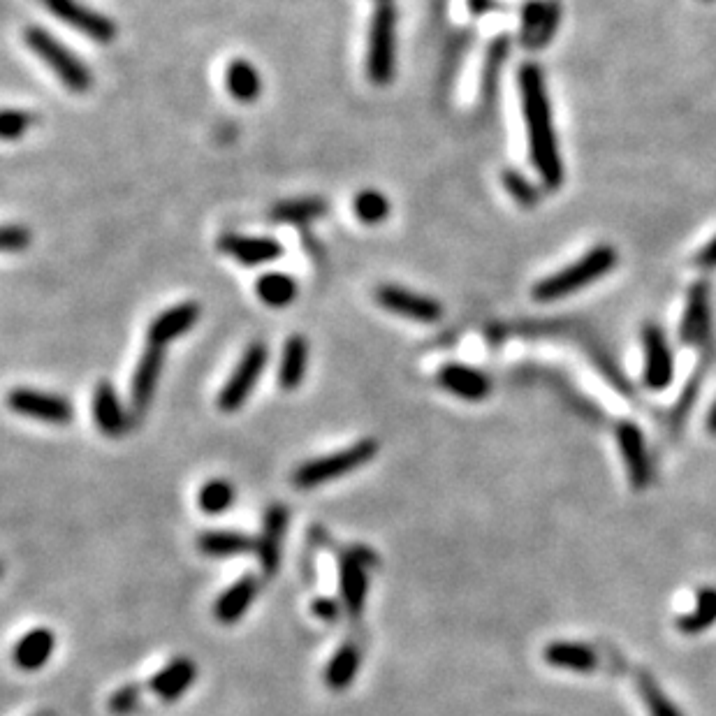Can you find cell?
<instances>
[{
  "label": "cell",
  "instance_id": "6da1fadb",
  "mask_svg": "<svg viewBox=\"0 0 716 716\" xmlns=\"http://www.w3.org/2000/svg\"><path fill=\"white\" fill-rule=\"evenodd\" d=\"M520 98L529 137L531 163L540 181L547 188L564 184V160H561L559 140L554 133L550 96H547L545 75L536 63H526L520 70Z\"/></svg>",
  "mask_w": 716,
  "mask_h": 716
},
{
  "label": "cell",
  "instance_id": "7a4b0ae2",
  "mask_svg": "<svg viewBox=\"0 0 716 716\" xmlns=\"http://www.w3.org/2000/svg\"><path fill=\"white\" fill-rule=\"evenodd\" d=\"M617 260L619 255L612 246H594L577 262H571L568 267L538 281L533 286V299L536 302H559V299L571 297L575 292L591 286V283L601 281L605 274H610L617 267Z\"/></svg>",
  "mask_w": 716,
  "mask_h": 716
},
{
  "label": "cell",
  "instance_id": "3957f363",
  "mask_svg": "<svg viewBox=\"0 0 716 716\" xmlns=\"http://www.w3.org/2000/svg\"><path fill=\"white\" fill-rule=\"evenodd\" d=\"M26 47L40 58L47 68L54 72L65 89L70 93H86L93 84V75L82 58L56 40L47 28L42 26H28L24 31Z\"/></svg>",
  "mask_w": 716,
  "mask_h": 716
},
{
  "label": "cell",
  "instance_id": "277c9868",
  "mask_svg": "<svg viewBox=\"0 0 716 716\" xmlns=\"http://www.w3.org/2000/svg\"><path fill=\"white\" fill-rule=\"evenodd\" d=\"M376 455H378L376 438H362V441L348 445V448L309 459V462L297 466L295 473H292V485L297 489H313V487L327 485V482L362 469V466L369 464Z\"/></svg>",
  "mask_w": 716,
  "mask_h": 716
},
{
  "label": "cell",
  "instance_id": "5b68a950",
  "mask_svg": "<svg viewBox=\"0 0 716 716\" xmlns=\"http://www.w3.org/2000/svg\"><path fill=\"white\" fill-rule=\"evenodd\" d=\"M397 21L399 10L394 3H378L369 24L367 77L371 84L387 86L397 70Z\"/></svg>",
  "mask_w": 716,
  "mask_h": 716
},
{
  "label": "cell",
  "instance_id": "8992f818",
  "mask_svg": "<svg viewBox=\"0 0 716 716\" xmlns=\"http://www.w3.org/2000/svg\"><path fill=\"white\" fill-rule=\"evenodd\" d=\"M269 362V350L262 341L251 343L241 355L237 362L235 371H232L228 381L221 387L216 397V406L221 408L223 413H235L241 406L246 404V399L251 397L255 383L260 381L262 374H265V367Z\"/></svg>",
  "mask_w": 716,
  "mask_h": 716
},
{
  "label": "cell",
  "instance_id": "52a82bcc",
  "mask_svg": "<svg viewBox=\"0 0 716 716\" xmlns=\"http://www.w3.org/2000/svg\"><path fill=\"white\" fill-rule=\"evenodd\" d=\"M376 302L394 316L415 320V323L434 325L443 318V306L438 299L404 286H394V283H383L376 288Z\"/></svg>",
  "mask_w": 716,
  "mask_h": 716
},
{
  "label": "cell",
  "instance_id": "ba28073f",
  "mask_svg": "<svg viewBox=\"0 0 716 716\" xmlns=\"http://www.w3.org/2000/svg\"><path fill=\"white\" fill-rule=\"evenodd\" d=\"M47 10L61 19L63 24L75 28V31L84 33L86 38L100 45H112L116 40V24L105 14H100L91 7H86L79 0H40Z\"/></svg>",
  "mask_w": 716,
  "mask_h": 716
},
{
  "label": "cell",
  "instance_id": "9c48e42d",
  "mask_svg": "<svg viewBox=\"0 0 716 716\" xmlns=\"http://www.w3.org/2000/svg\"><path fill=\"white\" fill-rule=\"evenodd\" d=\"M7 404L14 413L31 420H42L49 425H68L75 418V408L61 394H49L31 387H17L7 394Z\"/></svg>",
  "mask_w": 716,
  "mask_h": 716
},
{
  "label": "cell",
  "instance_id": "30bf717a",
  "mask_svg": "<svg viewBox=\"0 0 716 716\" xmlns=\"http://www.w3.org/2000/svg\"><path fill=\"white\" fill-rule=\"evenodd\" d=\"M642 350H645V369L642 381L649 390H666L675 376V355L659 325H645L642 330Z\"/></svg>",
  "mask_w": 716,
  "mask_h": 716
},
{
  "label": "cell",
  "instance_id": "8fae6325",
  "mask_svg": "<svg viewBox=\"0 0 716 716\" xmlns=\"http://www.w3.org/2000/svg\"><path fill=\"white\" fill-rule=\"evenodd\" d=\"M290 513L283 503H276L267 510L265 522H262V536L255 540V557L265 575H276L281 568V550H283V536H286Z\"/></svg>",
  "mask_w": 716,
  "mask_h": 716
},
{
  "label": "cell",
  "instance_id": "7c38bea8",
  "mask_svg": "<svg viewBox=\"0 0 716 716\" xmlns=\"http://www.w3.org/2000/svg\"><path fill=\"white\" fill-rule=\"evenodd\" d=\"M200 304L197 302H179L170 306V309L160 311L156 318L151 320L149 327H146V343H153V346H170L172 341H177L179 336L188 334L195 327L197 320H200Z\"/></svg>",
  "mask_w": 716,
  "mask_h": 716
},
{
  "label": "cell",
  "instance_id": "4fadbf2b",
  "mask_svg": "<svg viewBox=\"0 0 716 716\" xmlns=\"http://www.w3.org/2000/svg\"><path fill=\"white\" fill-rule=\"evenodd\" d=\"M165 364V348L153 346V343H146L144 353L137 362V369L133 374V385H130V408H133L135 415H144L149 411L153 394H156V387L160 381V374H163Z\"/></svg>",
  "mask_w": 716,
  "mask_h": 716
},
{
  "label": "cell",
  "instance_id": "5bb4252c",
  "mask_svg": "<svg viewBox=\"0 0 716 716\" xmlns=\"http://www.w3.org/2000/svg\"><path fill=\"white\" fill-rule=\"evenodd\" d=\"M438 385L464 401H482L492 394V378L485 371L462 362H448L438 369Z\"/></svg>",
  "mask_w": 716,
  "mask_h": 716
},
{
  "label": "cell",
  "instance_id": "9a60e30c",
  "mask_svg": "<svg viewBox=\"0 0 716 716\" xmlns=\"http://www.w3.org/2000/svg\"><path fill=\"white\" fill-rule=\"evenodd\" d=\"M218 251L235 258L244 267H260L279 260L283 255V246L274 237L223 235L218 239Z\"/></svg>",
  "mask_w": 716,
  "mask_h": 716
},
{
  "label": "cell",
  "instance_id": "2e32d148",
  "mask_svg": "<svg viewBox=\"0 0 716 716\" xmlns=\"http://www.w3.org/2000/svg\"><path fill=\"white\" fill-rule=\"evenodd\" d=\"M712 332V309H710V286L696 283L686 297L684 316L679 323V339L689 346H700L710 339Z\"/></svg>",
  "mask_w": 716,
  "mask_h": 716
},
{
  "label": "cell",
  "instance_id": "e0dca14e",
  "mask_svg": "<svg viewBox=\"0 0 716 716\" xmlns=\"http://www.w3.org/2000/svg\"><path fill=\"white\" fill-rule=\"evenodd\" d=\"M617 436H619V450L626 462L631 485L635 489H645L649 482H652V462H649V455H647L645 436H642V431L631 425V422H624V425L619 427Z\"/></svg>",
  "mask_w": 716,
  "mask_h": 716
},
{
  "label": "cell",
  "instance_id": "ac0fdd59",
  "mask_svg": "<svg viewBox=\"0 0 716 716\" xmlns=\"http://www.w3.org/2000/svg\"><path fill=\"white\" fill-rule=\"evenodd\" d=\"M91 413L98 429L109 438L121 436L128 429V415L123 411L121 397L114 383L100 381L91 399Z\"/></svg>",
  "mask_w": 716,
  "mask_h": 716
},
{
  "label": "cell",
  "instance_id": "d6986e66",
  "mask_svg": "<svg viewBox=\"0 0 716 716\" xmlns=\"http://www.w3.org/2000/svg\"><path fill=\"white\" fill-rule=\"evenodd\" d=\"M56 649V635L49 631L47 626H38L26 635H21L17 645H14L12 661L14 666L24 672H35L47 666Z\"/></svg>",
  "mask_w": 716,
  "mask_h": 716
},
{
  "label": "cell",
  "instance_id": "ffe728a7",
  "mask_svg": "<svg viewBox=\"0 0 716 716\" xmlns=\"http://www.w3.org/2000/svg\"><path fill=\"white\" fill-rule=\"evenodd\" d=\"M258 589L260 584L255 575L239 577L235 584H230V587L216 598L214 603L216 621H221V624H237V621L246 615L248 608H251L255 596H258Z\"/></svg>",
  "mask_w": 716,
  "mask_h": 716
},
{
  "label": "cell",
  "instance_id": "44dd1931",
  "mask_svg": "<svg viewBox=\"0 0 716 716\" xmlns=\"http://www.w3.org/2000/svg\"><path fill=\"white\" fill-rule=\"evenodd\" d=\"M195 677H197L195 663L191 659H184V656H181V659L170 661L163 670H158L156 675L151 677L149 689L156 693L160 700L172 703V700L181 698L188 689H191Z\"/></svg>",
  "mask_w": 716,
  "mask_h": 716
},
{
  "label": "cell",
  "instance_id": "7402d4cb",
  "mask_svg": "<svg viewBox=\"0 0 716 716\" xmlns=\"http://www.w3.org/2000/svg\"><path fill=\"white\" fill-rule=\"evenodd\" d=\"M341 603L346 608L348 615L357 617L364 608V601H367V568L360 561L357 554H343L341 557Z\"/></svg>",
  "mask_w": 716,
  "mask_h": 716
},
{
  "label": "cell",
  "instance_id": "603a6c76",
  "mask_svg": "<svg viewBox=\"0 0 716 716\" xmlns=\"http://www.w3.org/2000/svg\"><path fill=\"white\" fill-rule=\"evenodd\" d=\"M195 545L209 559H232L255 552V540L239 531H202Z\"/></svg>",
  "mask_w": 716,
  "mask_h": 716
},
{
  "label": "cell",
  "instance_id": "cb8c5ba5",
  "mask_svg": "<svg viewBox=\"0 0 716 716\" xmlns=\"http://www.w3.org/2000/svg\"><path fill=\"white\" fill-rule=\"evenodd\" d=\"M306 367H309V341L302 334H292L286 341L279 364L281 390L295 392L304 383Z\"/></svg>",
  "mask_w": 716,
  "mask_h": 716
},
{
  "label": "cell",
  "instance_id": "d4e9b609",
  "mask_svg": "<svg viewBox=\"0 0 716 716\" xmlns=\"http://www.w3.org/2000/svg\"><path fill=\"white\" fill-rule=\"evenodd\" d=\"M550 666L571 672H594L598 668V654L582 642H552L545 649Z\"/></svg>",
  "mask_w": 716,
  "mask_h": 716
},
{
  "label": "cell",
  "instance_id": "484cf974",
  "mask_svg": "<svg viewBox=\"0 0 716 716\" xmlns=\"http://www.w3.org/2000/svg\"><path fill=\"white\" fill-rule=\"evenodd\" d=\"M225 86L237 102H253L262 93V77L251 61L235 58L225 70Z\"/></svg>",
  "mask_w": 716,
  "mask_h": 716
},
{
  "label": "cell",
  "instance_id": "4316f807",
  "mask_svg": "<svg viewBox=\"0 0 716 716\" xmlns=\"http://www.w3.org/2000/svg\"><path fill=\"white\" fill-rule=\"evenodd\" d=\"M299 286L286 272H267L255 281V295L262 304L272 306V309H283L290 306L297 299Z\"/></svg>",
  "mask_w": 716,
  "mask_h": 716
},
{
  "label": "cell",
  "instance_id": "83f0119b",
  "mask_svg": "<svg viewBox=\"0 0 716 716\" xmlns=\"http://www.w3.org/2000/svg\"><path fill=\"white\" fill-rule=\"evenodd\" d=\"M360 649L355 645H343L336 652L325 668V684L332 691H346L350 684L355 682L357 672H360Z\"/></svg>",
  "mask_w": 716,
  "mask_h": 716
},
{
  "label": "cell",
  "instance_id": "f1b7e54d",
  "mask_svg": "<svg viewBox=\"0 0 716 716\" xmlns=\"http://www.w3.org/2000/svg\"><path fill=\"white\" fill-rule=\"evenodd\" d=\"M327 214V202L323 197H302V200H286L272 209V218L276 223L302 225L313 223L316 218Z\"/></svg>",
  "mask_w": 716,
  "mask_h": 716
},
{
  "label": "cell",
  "instance_id": "f546056e",
  "mask_svg": "<svg viewBox=\"0 0 716 716\" xmlns=\"http://www.w3.org/2000/svg\"><path fill=\"white\" fill-rule=\"evenodd\" d=\"M235 485L225 478H211L197 492V508L207 515H221L235 503Z\"/></svg>",
  "mask_w": 716,
  "mask_h": 716
},
{
  "label": "cell",
  "instance_id": "4dcf8cb0",
  "mask_svg": "<svg viewBox=\"0 0 716 716\" xmlns=\"http://www.w3.org/2000/svg\"><path fill=\"white\" fill-rule=\"evenodd\" d=\"M716 621V589H700L696 608L677 621V628L686 635L703 633Z\"/></svg>",
  "mask_w": 716,
  "mask_h": 716
},
{
  "label": "cell",
  "instance_id": "1f68e13d",
  "mask_svg": "<svg viewBox=\"0 0 716 716\" xmlns=\"http://www.w3.org/2000/svg\"><path fill=\"white\" fill-rule=\"evenodd\" d=\"M508 54H510V38H508V35H501V38H496L487 49L485 65H482V96H485L487 100L494 96L496 84H499L501 68H503V63H506Z\"/></svg>",
  "mask_w": 716,
  "mask_h": 716
},
{
  "label": "cell",
  "instance_id": "d6a6232c",
  "mask_svg": "<svg viewBox=\"0 0 716 716\" xmlns=\"http://www.w3.org/2000/svg\"><path fill=\"white\" fill-rule=\"evenodd\" d=\"M355 216L360 218L364 225H381L387 216H390V200L381 193L374 191V188H367V191L357 193L353 200Z\"/></svg>",
  "mask_w": 716,
  "mask_h": 716
},
{
  "label": "cell",
  "instance_id": "836d02e7",
  "mask_svg": "<svg viewBox=\"0 0 716 716\" xmlns=\"http://www.w3.org/2000/svg\"><path fill=\"white\" fill-rule=\"evenodd\" d=\"M501 181H503V188H506L508 195L513 197V200L520 204V207H524V209L536 207L538 200H540V193H538V188L533 186L522 172L506 170V172H503Z\"/></svg>",
  "mask_w": 716,
  "mask_h": 716
},
{
  "label": "cell",
  "instance_id": "e575fe53",
  "mask_svg": "<svg viewBox=\"0 0 716 716\" xmlns=\"http://www.w3.org/2000/svg\"><path fill=\"white\" fill-rule=\"evenodd\" d=\"M31 123L33 116L24 112V109L7 107L3 112V121H0V135H3L5 142H14L28 133Z\"/></svg>",
  "mask_w": 716,
  "mask_h": 716
},
{
  "label": "cell",
  "instance_id": "d590c367",
  "mask_svg": "<svg viewBox=\"0 0 716 716\" xmlns=\"http://www.w3.org/2000/svg\"><path fill=\"white\" fill-rule=\"evenodd\" d=\"M559 24H561V3H559V0H547V12L543 17V24L538 26L536 35H533V40L529 42V49L545 47L547 42H550L554 35H557Z\"/></svg>",
  "mask_w": 716,
  "mask_h": 716
},
{
  "label": "cell",
  "instance_id": "8d00e7d4",
  "mask_svg": "<svg viewBox=\"0 0 716 716\" xmlns=\"http://www.w3.org/2000/svg\"><path fill=\"white\" fill-rule=\"evenodd\" d=\"M547 12V0H529L522 7V33H520V40L524 47H529V42L533 40V35H536L538 26L543 24V17Z\"/></svg>",
  "mask_w": 716,
  "mask_h": 716
},
{
  "label": "cell",
  "instance_id": "74e56055",
  "mask_svg": "<svg viewBox=\"0 0 716 716\" xmlns=\"http://www.w3.org/2000/svg\"><path fill=\"white\" fill-rule=\"evenodd\" d=\"M642 698H645V705L652 716H682L675 705L663 696V691L654 682H642Z\"/></svg>",
  "mask_w": 716,
  "mask_h": 716
},
{
  "label": "cell",
  "instance_id": "f35d334b",
  "mask_svg": "<svg viewBox=\"0 0 716 716\" xmlns=\"http://www.w3.org/2000/svg\"><path fill=\"white\" fill-rule=\"evenodd\" d=\"M137 703H140V686L126 684L121 686L119 691L112 693V698H109V710L114 714H128L135 710Z\"/></svg>",
  "mask_w": 716,
  "mask_h": 716
},
{
  "label": "cell",
  "instance_id": "ab89813d",
  "mask_svg": "<svg viewBox=\"0 0 716 716\" xmlns=\"http://www.w3.org/2000/svg\"><path fill=\"white\" fill-rule=\"evenodd\" d=\"M31 244V232L24 225H5L3 230V251L5 253H19Z\"/></svg>",
  "mask_w": 716,
  "mask_h": 716
},
{
  "label": "cell",
  "instance_id": "60d3db41",
  "mask_svg": "<svg viewBox=\"0 0 716 716\" xmlns=\"http://www.w3.org/2000/svg\"><path fill=\"white\" fill-rule=\"evenodd\" d=\"M311 612L323 621H334L339 617V605H336L332 598H318V601H313Z\"/></svg>",
  "mask_w": 716,
  "mask_h": 716
},
{
  "label": "cell",
  "instance_id": "b9f144b4",
  "mask_svg": "<svg viewBox=\"0 0 716 716\" xmlns=\"http://www.w3.org/2000/svg\"><path fill=\"white\" fill-rule=\"evenodd\" d=\"M696 265L700 269H716V237L696 253Z\"/></svg>",
  "mask_w": 716,
  "mask_h": 716
},
{
  "label": "cell",
  "instance_id": "7bdbcfd3",
  "mask_svg": "<svg viewBox=\"0 0 716 716\" xmlns=\"http://www.w3.org/2000/svg\"><path fill=\"white\" fill-rule=\"evenodd\" d=\"M494 0H469V7L473 14H485L487 10H492Z\"/></svg>",
  "mask_w": 716,
  "mask_h": 716
},
{
  "label": "cell",
  "instance_id": "ee69618b",
  "mask_svg": "<svg viewBox=\"0 0 716 716\" xmlns=\"http://www.w3.org/2000/svg\"><path fill=\"white\" fill-rule=\"evenodd\" d=\"M707 429H710V434L716 436V401H714L710 415H707Z\"/></svg>",
  "mask_w": 716,
  "mask_h": 716
},
{
  "label": "cell",
  "instance_id": "f6af8a7d",
  "mask_svg": "<svg viewBox=\"0 0 716 716\" xmlns=\"http://www.w3.org/2000/svg\"><path fill=\"white\" fill-rule=\"evenodd\" d=\"M378 3H394V0H376V5H378Z\"/></svg>",
  "mask_w": 716,
  "mask_h": 716
},
{
  "label": "cell",
  "instance_id": "bcb514c9",
  "mask_svg": "<svg viewBox=\"0 0 716 716\" xmlns=\"http://www.w3.org/2000/svg\"><path fill=\"white\" fill-rule=\"evenodd\" d=\"M705 3H710V0H705Z\"/></svg>",
  "mask_w": 716,
  "mask_h": 716
}]
</instances>
